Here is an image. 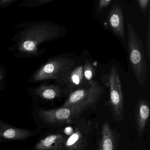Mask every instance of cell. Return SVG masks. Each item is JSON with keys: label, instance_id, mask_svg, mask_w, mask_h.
Here are the masks:
<instances>
[{"label": "cell", "instance_id": "cell-1", "mask_svg": "<svg viewBox=\"0 0 150 150\" xmlns=\"http://www.w3.org/2000/svg\"><path fill=\"white\" fill-rule=\"evenodd\" d=\"M18 30L11 41L18 54L28 57L39 54L38 47L43 43L60 38L65 35V29L51 21H28L15 25Z\"/></svg>", "mask_w": 150, "mask_h": 150}, {"label": "cell", "instance_id": "cell-2", "mask_svg": "<svg viewBox=\"0 0 150 150\" xmlns=\"http://www.w3.org/2000/svg\"><path fill=\"white\" fill-rule=\"evenodd\" d=\"M77 65V62L65 56H56L49 59L39 68L29 79V83H38L54 79L59 85H64L69 72Z\"/></svg>", "mask_w": 150, "mask_h": 150}, {"label": "cell", "instance_id": "cell-3", "mask_svg": "<svg viewBox=\"0 0 150 150\" xmlns=\"http://www.w3.org/2000/svg\"><path fill=\"white\" fill-rule=\"evenodd\" d=\"M127 45L129 63L139 84L146 83L148 66L142 41L130 23L127 25Z\"/></svg>", "mask_w": 150, "mask_h": 150}, {"label": "cell", "instance_id": "cell-4", "mask_svg": "<svg viewBox=\"0 0 150 150\" xmlns=\"http://www.w3.org/2000/svg\"><path fill=\"white\" fill-rule=\"evenodd\" d=\"M102 80L109 89V106L113 117L117 121H121L124 119L125 105L122 84L115 66L111 68L108 74L102 76Z\"/></svg>", "mask_w": 150, "mask_h": 150}, {"label": "cell", "instance_id": "cell-5", "mask_svg": "<svg viewBox=\"0 0 150 150\" xmlns=\"http://www.w3.org/2000/svg\"><path fill=\"white\" fill-rule=\"evenodd\" d=\"M104 92L103 87L94 80L89 84L87 88H78L70 92L62 106L78 105L89 110L96 106Z\"/></svg>", "mask_w": 150, "mask_h": 150}, {"label": "cell", "instance_id": "cell-6", "mask_svg": "<svg viewBox=\"0 0 150 150\" xmlns=\"http://www.w3.org/2000/svg\"><path fill=\"white\" fill-rule=\"evenodd\" d=\"M87 110L83 107L77 105L62 106L55 109L41 110L39 116L48 124L60 125L70 123Z\"/></svg>", "mask_w": 150, "mask_h": 150}, {"label": "cell", "instance_id": "cell-7", "mask_svg": "<svg viewBox=\"0 0 150 150\" xmlns=\"http://www.w3.org/2000/svg\"><path fill=\"white\" fill-rule=\"evenodd\" d=\"M109 25L115 36L125 44V31L123 11L120 5L114 4L108 16Z\"/></svg>", "mask_w": 150, "mask_h": 150}, {"label": "cell", "instance_id": "cell-8", "mask_svg": "<svg viewBox=\"0 0 150 150\" xmlns=\"http://www.w3.org/2000/svg\"><path fill=\"white\" fill-rule=\"evenodd\" d=\"M150 114V105L145 99L138 100L135 109V119L136 130L141 137L146 128Z\"/></svg>", "mask_w": 150, "mask_h": 150}, {"label": "cell", "instance_id": "cell-9", "mask_svg": "<svg viewBox=\"0 0 150 150\" xmlns=\"http://www.w3.org/2000/svg\"><path fill=\"white\" fill-rule=\"evenodd\" d=\"M87 144V129L77 127L66 137L60 150H83Z\"/></svg>", "mask_w": 150, "mask_h": 150}, {"label": "cell", "instance_id": "cell-10", "mask_svg": "<svg viewBox=\"0 0 150 150\" xmlns=\"http://www.w3.org/2000/svg\"><path fill=\"white\" fill-rule=\"evenodd\" d=\"M83 70L84 64H77L67 75L64 80V85L66 86L65 89L68 93L73 90L81 88L85 83Z\"/></svg>", "mask_w": 150, "mask_h": 150}, {"label": "cell", "instance_id": "cell-11", "mask_svg": "<svg viewBox=\"0 0 150 150\" xmlns=\"http://www.w3.org/2000/svg\"><path fill=\"white\" fill-rule=\"evenodd\" d=\"M35 93L42 99L47 100H55L61 98L63 95L68 94L66 89L55 85L41 86L36 88Z\"/></svg>", "mask_w": 150, "mask_h": 150}, {"label": "cell", "instance_id": "cell-12", "mask_svg": "<svg viewBox=\"0 0 150 150\" xmlns=\"http://www.w3.org/2000/svg\"><path fill=\"white\" fill-rule=\"evenodd\" d=\"M32 135V132L29 130L17 128L0 122V137L11 140H23Z\"/></svg>", "mask_w": 150, "mask_h": 150}, {"label": "cell", "instance_id": "cell-13", "mask_svg": "<svg viewBox=\"0 0 150 150\" xmlns=\"http://www.w3.org/2000/svg\"><path fill=\"white\" fill-rule=\"evenodd\" d=\"M116 136L110 124L107 122L103 123L101 138L98 150H116Z\"/></svg>", "mask_w": 150, "mask_h": 150}, {"label": "cell", "instance_id": "cell-14", "mask_svg": "<svg viewBox=\"0 0 150 150\" xmlns=\"http://www.w3.org/2000/svg\"><path fill=\"white\" fill-rule=\"evenodd\" d=\"M66 137L61 134L50 135L40 141L35 146L36 150H60Z\"/></svg>", "mask_w": 150, "mask_h": 150}, {"label": "cell", "instance_id": "cell-15", "mask_svg": "<svg viewBox=\"0 0 150 150\" xmlns=\"http://www.w3.org/2000/svg\"><path fill=\"white\" fill-rule=\"evenodd\" d=\"M84 76L85 83L89 85L94 81L95 76V68L92 63L89 60H86L84 63Z\"/></svg>", "mask_w": 150, "mask_h": 150}, {"label": "cell", "instance_id": "cell-16", "mask_svg": "<svg viewBox=\"0 0 150 150\" xmlns=\"http://www.w3.org/2000/svg\"><path fill=\"white\" fill-rule=\"evenodd\" d=\"M55 0H23L19 4L20 8H34L40 7Z\"/></svg>", "mask_w": 150, "mask_h": 150}, {"label": "cell", "instance_id": "cell-17", "mask_svg": "<svg viewBox=\"0 0 150 150\" xmlns=\"http://www.w3.org/2000/svg\"><path fill=\"white\" fill-rule=\"evenodd\" d=\"M146 50L149 62L150 61V20L149 18L148 22V31L147 34V41H146Z\"/></svg>", "mask_w": 150, "mask_h": 150}, {"label": "cell", "instance_id": "cell-18", "mask_svg": "<svg viewBox=\"0 0 150 150\" xmlns=\"http://www.w3.org/2000/svg\"><path fill=\"white\" fill-rule=\"evenodd\" d=\"M18 1V0H0V9L9 8Z\"/></svg>", "mask_w": 150, "mask_h": 150}, {"label": "cell", "instance_id": "cell-19", "mask_svg": "<svg viewBox=\"0 0 150 150\" xmlns=\"http://www.w3.org/2000/svg\"><path fill=\"white\" fill-rule=\"evenodd\" d=\"M112 0H100L99 2L98 10H102L104 8H106L109 5Z\"/></svg>", "mask_w": 150, "mask_h": 150}, {"label": "cell", "instance_id": "cell-20", "mask_svg": "<svg viewBox=\"0 0 150 150\" xmlns=\"http://www.w3.org/2000/svg\"><path fill=\"white\" fill-rule=\"evenodd\" d=\"M139 6L143 11L146 10L149 5V0H137Z\"/></svg>", "mask_w": 150, "mask_h": 150}, {"label": "cell", "instance_id": "cell-21", "mask_svg": "<svg viewBox=\"0 0 150 150\" xmlns=\"http://www.w3.org/2000/svg\"><path fill=\"white\" fill-rule=\"evenodd\" d=\"M74 130L75 129L73 128V127H71V126H69V127H67L64 129V133L66 135L69 136L73 134Z\"/></svg>", "mask_w": 150, "mask_h": 150}, {"label": "cell", "instance_id": "cell-22", "mask_svg": "<svg viewBox=\"0 0 150 150\" xmlns=\"http://www.w3.org/2000/svg\"><path fill=\"white\" fill-rule=\"evenodd\" d=\"M3 76V75L2 72V71H1V70H0V82H1V80L2 79Z\"/></svg>", "mask_w": 150, "mask_h": 150}, {"label": "cell", "instance_id": "cell-23", "mask_svg": "<svg viewBox=\"0 0 150 150\" xmlns=\"http://www.w3.org/2000/svg\"><path fill=\"white\" fill-rule=\"evenodd\" d=\"M1 137H0V142H1Z\"/></svg>", "mask_w": 150, "mask_h": 150}]
</instances>
